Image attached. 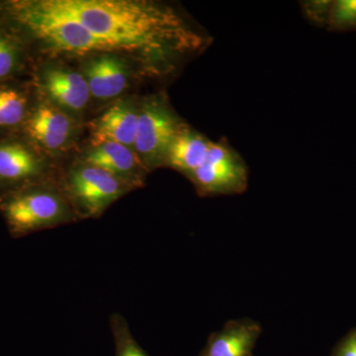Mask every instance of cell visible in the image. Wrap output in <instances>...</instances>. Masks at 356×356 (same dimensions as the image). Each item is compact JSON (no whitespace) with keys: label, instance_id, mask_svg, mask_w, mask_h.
<instances>
[{"label":"cell","instance_id":"6da1fadb","mask_svg":"<svg viewBox=\"0 0 356 356\" xmlns=\"http://www.w3.org/2000/svg\"><path fill=\"white\" fill-rule=\"evenodd\" d=\"M81 23L115 51L139 58L151 74H166L205 50L210 38L173 7L145 0H42Z\"/></svg>","mask_w":356,"mask_h":356},{"label":"cell","instance_id":"7a4b0ae2","mask_svg":"<svg viewBox=\"0 0 356 356\" xmlns=\"http://www.w3.org/2000/svg\"><path fill=\"white\" fill-rule=\"evenodd\" d=\"M138 115L135 153L147 170L165 165L170 146L184 124L161 96L146 100Z\"/></svg>","mask_w":356,"mask_h":356},{"label":"cell","instance_id":"3957f363","mask_svg":"<svg viewBox=\"0 0 356 356\" xmlns=\"http://www.w3.org/2000/svg\"><path fill=\"white\" fill-rule=\"evenodd\" d=\"M9 227L16 235L54 228L74 219L76 211L58 191L35 189L17 194L3 204Z\"/></svg>","mask_w":356,"mask_h":356},{"label":"cell","instance_id":"277c9868","mask_svg":"<svg viewBox=\"0 0 356 356\" xmlns=\"http://www.w3.org/2000/svg\"><path fill=\"white\" fill-rule=\"evenodd\" d=\"M188 178L200 195H234L247 189L248 168L240 154L222 139L211 142L205 163Z\"/></svg>","mask_w":356,"mask_h":356},{"label":"cell","instance_id":"5b68a950","mask_svg":"<svg viewBox=\"0 0 356 356\" xmlns=\"http://www.w3.org/2000/svg\"><path fill=\"white\" fill-rule=\"evenodd\" d=\"M131 188L130 185L96 166L83 165L70 170L67 193L84 217H97Z\"/></svg>","mask_w":356,"mask_h":356},{"label":"cell","instance_id":"8992f818","mask_svg":"<svg viewBox=\"0 0 356 356\" xmlns=\"http://www.w3.org/2000/svg\"><path fill=\"white\" fill-rule=\"evenodd\" d=\"M261 332V325L252 318L228 321L221 330L211 334L198 356H254Z\"/></svg>","mask_w":356,"mask_h":356},{"label":"cell","instance_id":"52a82bcc","mask_svg":"<svg viewBox=\"0 0 356 356\" xmlns=\"http://www.w3.org/2000/svg\"><path fill=\"white\" fill-rule=\"evenodd\" d=\"M86 163L111 173L131 187L142 184L145 166L134 149L123 145L105 143L93 147L86 156Z\"/></svg>","mask_w":356,"mask_h":356},{"label":"cell","instance_id":"ba28073f","mask_svg":"<svg viewBox=\"0 0 356 356\" xmlns=\"http://www.w3.org/2000/svg\"><path fill=\"white\" fill-rule=\"evenodd\" d=\"M138 109L128 102H117L95 122L92 131L93 147L116 143L134 149L138 128Z\"/></svg>","mask_w":356,"mask_h":356},{"label":"cell","instance_id":"9c48e42d","mask_svg":"<svg viewBox=\"0 0 356 356\" xmlns=\"http://www.w3.org/2000/svg\"><path fill=\"white\" fill-rule=\"evenodd\" d=\"M84 77L91 95L98 99H109L120 95L127 88V65L113 54H102L89 60Z\"/></svg>","mask_w":356,"mask_h":356},{"label":"cell","instance_id":"30bf717a","mask_svg":"<svg viewBox=\"0 0 356 356\" xmlns=\"http://www.w3.org/2000/svg\"><path fill=\"white\" fill-rule=\"evenodd\" d=\"M44 88L51 100L70 111H81L90 98L88 81L74 70L53 67L44 74Z\"/></svg>","mask_w":356,"mask_h":356},{"label":"cell","instance_id":"8fae6325","mask_svg":"<svg viewBox=\"0 0 356 356\" xmlns=\"http://www.w3.org/2000/svg\"><path fill=\"white\" fill-rule=\"evenodd\" d=\"M27 131L33 139L46 149H62L72 136V121L60 110L41 105L28 120Z\"/></svg>","mask_w":356,"mask_h":356},{"label":"cell","instance_id":"7c38bea8","mask_svg":"<svg viewBox=\"0 0 356 356\" xmlns=\"http://www.w3.org/2000/svg\"><path fill=\"white\" fill-rule=\"evenodd\" d=\"M210 145L207 138L184 125L170 146L165 165L188 177L205 163Z\"/></svg>","mask_w":356,"mask_h":356},{"label":"cell","instance_id":"4fadbf2b","mask_svg":"<svg viewBox=\"0 0 356 356\" xmlns=\"http://www.w3.org/2000/svg\"><path fill=\"white\" fill-rule=\"evenodd\" d=\"M38 159L18 144L0 145V181L18 182L41 173Z\"/></svg>","mask_w":356,"mask_h":356},{"label":"cell","instance_id":"5bb4252c","mask_svg":"<svg viewBox=\"0 0 356 356\" xmlns=\"http://www.w3.org/2000/svg\"><path fill=\"white\" fill-rule=\"evenodd\" d=\"M115 344V356H149L138 343L127 321L120 314H113L110 318Z\"/></svg>","mask_w":356,"mask_h":356},{"label":"cell","instance_id":"9a60e30c","mask_svg":"<svg viewBox=\"0 0 356 356\" xmlns=\"http://www.w3.org/2000/svg\"><path fill=\"white\" fill-rule=\"evenodd\" d=\"M24 96L10 88L0 89V127L17 125L24 119Z\"/></svg>","mask_w":356,"mask_h":356},{"label":"cell","instance_id":"2e32d148","mask_svg":"<svg viewBox=\"0 0 356 356\" xmlns=\"http://www.w3.org/2000/svg\"><path fill=\"white\" fill-rule=\"evenodd\" d=\"M327 29L332 32L356 31V0H334Z\"/></svg>","mask_w":356,"mask_h":356},{"label":"cell","instance_id":"e0dca14e","mask_svg":"<svg viewBox=\"0 0 356 356\" xmlns=\"http://www.w3.org/2000/svg\"><path fill=\"white\" fill-rule=\"evenodd\" d=\"M334 0H307L301 2V8L307 19L320 28H327Z\"/></svg>","mask_w":356,"mask_h":356},{"label":"cell","instance_id":"ac0fdd59","mask_svg":"<svg viewBox=\"0 0 356 356\" xmlns=\"http://www.w3.org/2000/svg\"><path fill=\"white\" fill-rule=\"evenodd\" d=\"M20 50L17 44L0 33V79L8 76L17 67Z\"/></svg>","mask_w":356,"mask_h":356},{"label":"cell","instance_id":"d6986e66","mask_svg":"<svg viewBox=\"0 0 356 356\" xmlns=\"http://www.w3.org/2000/svg\"><path fill=\"white\" fill-rule=\"evenodd\" d=\"M332 356H356V327L350 330L337 344Z\"/></svg>","mask_w":356,"mask_h":356}]
</instances>
